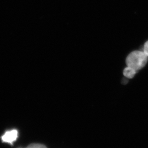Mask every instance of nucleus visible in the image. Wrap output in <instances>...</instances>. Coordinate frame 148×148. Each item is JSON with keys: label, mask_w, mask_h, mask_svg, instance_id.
<instances>
[{"label": "nucleus", "mask_w": 148, "mask_h": 148, "mask_svg": "<svg viewBox=\"0 0 148 148\" xmlns=\"http://www.w3.org/2000/svg\"><path fill=\"white\" fill-rule=\"evenodd\" d=\"M27 148H47L46 146L41 144H32L27 146Z\"/></svg>", "instance_id": "4"}, {"label": "nucleus", "mask_w": 148, "mask_h": 148, "mask_svg": "<svg viewBox=\"0 0 148 148\" xmlns=\"http://www.w3.org/2000/svg\"><path fill=\"white\" fill-rule=\"evenodd\" d=\"M143 52L145 53L148 57V41L147 42H146L145 45H144Z\"/></svg>", "instance_id": "5"}, {"label": "nucleus", "mask_w": 148, "mask_h": 148, "mask_svg": "<svg viewBox=\"0 0 148 148\" xmlns=\"http://www.w3.org/2000/svg\"><path fill=\"white\" fill-rule=\"evenodd\" d=\"M18 137V131L16 130H12L5 132L2 136V139L3 142L7 143H12L15 141Z\"/></svg>", "instance_id": "2"}, {"label": "nucleus", "mask_w": 148, "mask_h": 148, "mask_svg": "<svg viewBox=\"0 0 148 148\" xmlns=\"http://www.w3.org/2000/svg\"><path fill=\"white\" fill-rule=\"evenodd\" d=\"M148 57L143 51H136L130 53L126 58L127 66L136 71L142 69L148 62Z\"/></svg>", "instance_id": "1"}, {"label": "nucleus", "mask_w": 148, "mask_h": 148, "mask_svg": "<svg viewBox=\"0 0 148 148\" xmlns=\"http://www.w3.org/2000/svg\"><path fill=\"white\" fill-rule=\"evenodd\" d=\"M137 71L132 68L127 66L123 70V75L128 79H132L136 74Z\"/></svg>", "instance_id": "3"}]
</instances>
